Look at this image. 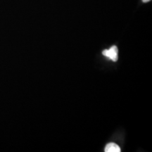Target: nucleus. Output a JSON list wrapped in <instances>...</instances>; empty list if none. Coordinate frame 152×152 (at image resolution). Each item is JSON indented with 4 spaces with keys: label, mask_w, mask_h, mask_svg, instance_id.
<instances>
[{
    "label": "nucleus",
    "mask_w": 152,
    "mask_h": 152,
    "mask_svg": "<svg viewBox=\"0 0 152 152\" xmlns=\"http://www.w3.org/2000/svg\"><path fill=\"white\" fill-rule=\"evenodd\" d=\"M106 152H121V149L118 145L115 143H109L106 146L105 150Z\"/></svg>",
    "instance_id": "f03ea898"
},
{
    "label": "nucleus",
    "mask_w": 152,
    "mask_h": 152,
    "mask_svg": "<svg viewBox=\"0 0 152 152\" xmlns=\"http://www.w3.org/2000/svg\"><path fill=\"white\" fill-rule=\"evenodd\" d=\"M150 0H142V1L143 2H148V1H149Z\"/></svg>",
    "instance_id": "7ed1b4c3"
},
{
    "label": "nucleus",
    "mask_w": 152,
    "mask_h": 152,
    "mask_svg": "<svg viewBox=\"0 0 152 152\" xmlns=\"http://www.w3.org/2000/svg\"><path fill=\"white\" fill-rule=\"evenodd\" d=\"M104 56L109 58L113 61H117L118 60V48L116 46H113L109 49H105L102 52Z\"/></svg>",
    "instance_id": "f257e3e1"
}]
</instances>
